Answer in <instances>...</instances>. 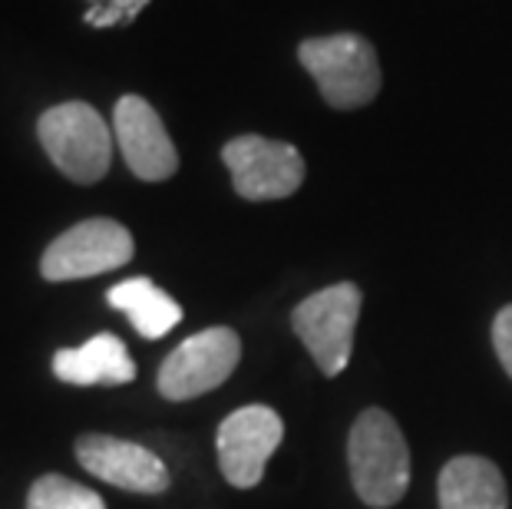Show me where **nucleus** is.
I'll return each instance as SVG.
<instances>
[{
	"label": "nucleus",
	"instance_id": "obj_1",
	"mask_svg": "<svg viewBox=\"0 0 512 509\" xmlns=\"http://www.w3.org/2000/svg\"><path fill=\"white\" fill-rule=\"evenodd\" d=\"M347 463H351L354 490L367 506L387 509L407 493L410 450L397 420L384 410L370 407L357 417L351 437H347Z\"/></svg>",
	"mask_w": 512,
	"mask_h": 509
},
{
	"label": "nucleus",
	"instance_id": "obj_2",
	"mask_svg": "<svg viewBox=\"0 0 512 509\" xmlns=\"http://www.w3.org/2000/svg\"><path fill=\"white\" fill-rule=\"evenodd\" d=\"M298 60L334 110H357L380 93L377 50L361 34L311 37L298 47Z\"/></svg>",
	"mask_w": 512,
	"mask_h": 509
},
{
	"label": "nucleus",
	"instance_id": "obj_3",
	"mask_svg": "<svg viewBox=\"0 0 512 509\" xmlns=\"http://www.w3.org/2000/svg\"><path fill=\"white\" fill-rule=\"evenodd\" d=\"M37 136L53 166L80 186H93L110 172L113 133L90 103L50 106L37 119Z\"/></svg>",
	"mask_w": 512,
	"mask_h": 509
},
{
	"label": "nucleus",
	"instance_id": "obj_4",
	"mask_svg": "<svg viewBox=\"0 0 512 509\" xmlns=\"http://www.w3.org/2000/svg\"><path fill=\"white\" fill-rule=\"evenodd\" d=\"M361 314V288L351 281L314 291L291 311V328L324 374H341L354 351V324Z\"/></svg>",
	"mask_w": 512,
	"mask_h": 509
},
{
	"label": "nucleus",
	"instance_id": "obj_5",
	"mask_svg": "<svg viewBox=\"0 0 512 509\" xmlns=\"http://www.w3.org/2000/svg\"><path fill=\"white\" fill-rule=\"evenodd\" d=\"M133 252L136 245L126 225L113 219H86L47 245V252L40 258V275L47 281L93 278L123 268Z\"/></svg>",
	"mask_w": 512,
	"mask_h": 509
},
{
	"label": "nucleus",
	"instance_id": "obj_6",
	"mask_svg": "<svg viewBox=\"0 0 512 509\" xmlns=\"http://www.w3.org/2000/svg\"><path fill=\"white\" fill-rule=\"evenodd\" d=\"M242 361V338L232 328H209L182 341L159 367V394L192 400L222 387Z\"/></svg>",
	"mask_w": 512,
	"mask_h": 509
},
{
	"label": "nucleus",
	"instance_id": "obj_7",
	"mask_svg": "<svg viewBox=\"0 0 512 509\" xmlns=\"http://www.w3.org/2000/svg\"><path fill=\"white\" fill-rule=\"evenodd\" d=\"M222 159L232 172V186L248 202L288 199L304 182V159L291 143L265 136H238L225 143Z\"/></svg>",
	"mask_w": 512,
	"mask_h": 509
},
{
	"label": "nucleus",
	"instance_id": "obj_8",
	"mask_svg": "<svg viewBox=\"0 0 512 509\" xmlns=\"http://www.w3.org/2000/svg\"><path fill=\"white\" fill-rule=\"evenodd\" d=\"M285 437V424L271 407L248 404L228 414L215 437L222 476L238 490H252L265 476V463Z\"/></svg>",
	"mask_w": 512,
	"mask_h": 509
},
{
	"label": "nucleus",
	"instance_id": "obj_9",
	"mask_svg": "<svg viewBox=\"0 0 512 509\" xmlns=\"http://www.w3.org/2000/svg\"><path fill=\"white\" fill-rule=\"evenodd\" d=\"M116 143L123 149L126 166L143 182H166L176 176L179 153L162 126L159 113L143 96H123L113 113Z\"/></svg>",
	"mask_w": 512,
	"mask_h": 509
},
{
	"label": "nucleus",
	"instance_id": "obj_10",
	"mask_svg": "<svg viewBox=\"0 0 512 509\" xmlns=\"http://www.w3.org/2000/svg\"><path fill=\"white\" fill-rule=\"evenodd\" d=\"M76 460L96 480L113 483L119 490L133 493H166L169 470L156 453L139 447V443L106 437V433H86L76 440Z\"/></svg>",
	"mask_w": 512,
	"mask_h": 509
},
{
	"label": "nucleus",
	"instance_id": "obj_11",
	"mask_svg": "<svg viewBox=\"0 0 512 509\" xmlns=\"http://www.w3.org/2000/svg\"><path fill=\"white\" fill-rule=\"evenodd\" d=\"M53 374L63 384H129L136 377V364L129 357L126 344L116 334H96L80 348H63L53 354Z\"/></svg>",
	"mask_w": 512,
	"mask_h": 509
},
{
	"label": "nucleus",
	"instance_id": "obj_12",
	"mask_svg": "<svg viewBox=\"0 0 512 509\" xmlns=\"http://www.w3.org/2000/svg\"><path fill=\"white\" fill-rule=\"evenodd\" d=\"M440 509H509L503 473L486 457H453L440 473Z\"/></svg>",
	"mask_w": 512,
	"mask_h": 509
},
{
	"label": "nucleus",
	"instance_id": "obj_13",
	"mask_svg": "<svg viewBox=\"0 0 512 509\" xmlns=\"http://www.w3.org/2000/svg\"><path fill=\"white\" fill-rule=\"evenodd\" d=\"M110 305L129 318V324L149 341H159L182 321V308L149 278H129L110 288Z\"/></svg>",
	"mask_w": 512,
	"mask_h": 509
},
{
	"label": "nucleus",
	"instance_id": "obj_14",
	"mask_svg": "<svg viewBox=\"0 0 512 509\" xmlns=\"http://www.w3.org/2000/svg\"><path fill=\"white\" fill-rule=\"evenodd\" d=\"M27 509H106V503L90 486L73 483L60 473H47L30 486Z\"/></svg>",
	"mask_w": 512,
	"mask_h": 509
},
{
	"label": "nucleus",
	"instance_id": "obj_15",
	"mask_svg": "<svg viewBox=\"0 0 512 509\" xmlns=\"http://www.w3.org/2000/svg\"><path fill=\"white\" fill-rule=\"evenodd\" d=\"M83 4H86V10H83L86 24L96 30H106V27L133 24V20L149 7V0H83Z\"/></svg>",
	"mask_w": 512,
	"mask_h": 509
},
{
	"label": "nucleus",
	"instance_id": "obj_16",
	"mask_svg": "<svg viewBox=\"0 0 512 509\" xmlns=\"http://www.w3.org/2000/svg\"><path fill=\"white\" fill-rule=\"evenodd\" d=\"M493 344H496V354H499V364H503V371L512 377V305H506L503 311L496 314V321H493Z\"/></svg>",
	"mask_w": 512,
	"mask_h": 509
}]
</instances>
